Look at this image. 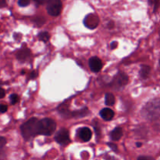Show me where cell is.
I'll return each mask as SVG.
<instances>
[{"mask_svg": "<svg viewBox=\"0 0 160 160\" xmlns=\"http://www.w3.org/2000/svg\"><path fill=\"white\" fill-rule=\"evenodd\" d=\"M145 119L151 121L160 120V100L154 99L148 102L142 111Z\"/></svg>", "mask_w": 160, "mask_h": 160, "instance_id": "cell-1", "label": "cell"}, {"mask_svg": "<svg viewBox=\"0 0 160 160\" xmlns=\"http://www.w3.org/2000/svg\"><path fill=\"white\" fill-rule=\"evenodd\" d=\"M38 122L39 120L37 118L33 117L22 124L20 130H21L22 136L25 140H29L38 134Z\"/></svg>", "mask_w": 160, "mask_h": 160, "instance_id": "cell-2", "label": "cell"}, {"mask_svg": "<svg viewBox=\"0 0 160 160\" xmlns=\"http://www.w3.org/2000/svg\"><path fill=\"white\" fill-rule=\"evenodd\" d=\"M56 128V123L53 120L49 118H45L39 120L38 127V134L49 136L55 132Z\"/></svg>", "mask_w": 160, "mask_h": 160, "instance_id": "cell-3", "label": "cell"}, {"mask_svg": "<svg viewBox=\"0 0 160 160\" xmlns=\"http://www.w3.org/2000/svg\"><path fill=\"white\" fill-rule=\"evenodd\" d=\"M62 10V2L60 0H48L47 3V12L52 17H57Z\"/></svg>", "mask_w": 160, "mask_h": 160, "instance_id": "cell-4", "label": "cell"}, {"mask_svg": "<svg viewBox=\"0 0 160 160\" xmlns=\"http://www.w3.org/2000/svg\"><path fill=\"white\" fill-rule=\"evenodd\" d=\"M55 140L56 142L62 145H67L70 142V134H69L68 130L62 128L59 130L55 135Z\"/></svg>", "mask_w": 160, "mask_h": 160, "instance_id": "cell-5", "label": "cell"}, {"mask_svg": "<svg viewBox=\"0 0 160 160\" xmlns=\"http://www.w3.org/2000/svg\"><path fill=\"white\" fill-rule=\"evenodd\" d=\"M128 83V77L127 76L126 73H119L118 74L116 75L115 78H113L112 81L111 86L115 88H120L126 85Z\"/></svg>", "mask_w": 160, "mask_h": 160, "instance_id": "cell-6", "label": "cell"}, {"mask_svg": "<svg viewBox=\"0 0 160 160\" xmlns=\"http://www.w3.org/2000/svg\"><path fill=\"white\" fill-rule=\"evenodd\" d=\"M99 23V19L95 14L90 13L85 17L84 20V24L88 29H95L98 27Z\"/></svg>", "mask_w": 160, "mask_h": 160, "instance_id": "cell-7", "label": "cell"}, {"mask_svg": "<svg viewBox=\"0 0 160 160\" xmlns=\"http://www.w3.org/2000/svg\"><path fill=\"white\" fill-rule=\"evenodd\" d=\"M89 67L92 71L98 73L102 67V62L101 59L98 57H92L89 59Z\"/></svg>", "mask_w": 160, "mask_h": 160, "instance_id": "cell-8", "label": "cell"}, {"mask_svg": "<svg viewBox=\"0 0 160 160\" xmlns=\"http://www.w3.org/2000/svg\"><path fill=\"white\" fill-rule=\"evenodd\" d=\"M31 56V50L28 48H22L17 53V58L20 61H26L30 59Z\"/></svg>", "mask_w": 160, "mask_h": 160, "instance_id": "cell-9", "label": "cell"}, {"mask_svg": "<svg viewBox=\"0 0 160 160\" xmlns=\"http://www.w3.org/2000/svg\"><path fill=\"white\" fill-rule=\"evenodd\" d=\"M78 134H79L80 138L84 142H88L91 140L92 136V131L88 128H81L78 131Z\"/></svg>", "mask_w": 160, "mask_h": 160, "instance_id": "cell-10", "label": "cell"}, {"mask_svg": "<svg viewBox=\"0 0 160 160\" xmlns=\"http://www.w3.org/2000/svg\"><path fill=\"white\" fill-rule=\"evenodd\" d=\"M100 116L103 120H106V121H109L112 120L114 117V112L109 108H105V109H102L100 112Z\"/></svg>", "mask_w": 160, "mask_h": 160, "instance_id": "cell-11", "label": "cell"}, {"mask_svg": "<svg viewBox=\"0 0 160 160\" xmlns=\"http://www.w3.org/2000/svg\"><path fill=\"white\" fill-rule=\"evenodd\" d=\"M112 141H118L123 136V130L120 128H116L110 134Z\"/></svg>", "mask_w": 160, "mask_h": 160, "instance_id": "cell-12", "label": "cell"}, {"mask_svg": "<svg viewBox=\"0 0 160 160\" xmlns=\"http://www.w3.org/2000/svg\"><path fill=\"white\" fill-rule=\"evenodd\" d=\"M88 108H84V109H81V110H78V111H74V112H71V117H85L86 115H88Z\"/></svg>", "mask_w": 160, "mask_h": 160, "instance_id": "cell-13", "label": "cell"}, {"mask_svg": "<svg viewBox=\"0 0 160 160\" xmlns=\"http://www.w3.org/2000/svg\"><path fill=\"white\" fill-rule=\"evenodd\" d=\"M150 70H151V69H150V67H148V66L142 65L140 71L141 77H142L143 79H146L148 77V75H149Z\"/></svg>", "mask_w": 160, "mask_h": 160, "instance_id": "cell-14", "label": "cell"}, {"mask_svg": "<svg viewBox=\"0 0 160 160\" xmlns=\"http://www.w3.org/2000/svg\"><path fill=\"white\" fill-rule=\"evenodd\" d=\"M105 99L106 106H112L115 103V97L112 93H106Z\"/></svg>", "mask_w": 160, "mask_h": 160, "instance_id": "cell-15", "label": "cell"}, {"mask_svg": "<svg viewBox=\"0 0 160 160\" xmlns=\"http://www.w3.org/2000/svg\"><path fill=\"white\" fill-rule=\"evenodd\" d=\"M38 38L42 42H46L50 39V34L48 32H42L38 34Z\"/></svg>", "mask_w": 160, "mask_h": 160, "instance_id": "cell-16", "label": "cell"}, {"mask_svg": "<svg viewBox=\"0 0 160 160\" xmlns=\"http://www.w3.org/2000/svg\"><path fill=\"white\" fill-rule=\"evenodd\" d=\"M6 140L5 138L2 137V136H0V159H1L2 158V148L3 147L6 145Z\"/></svg>", "mask_w": 160, "mask_h": 160, "instance_id": "cell-17", "label": "cell"}, {"mask_svg": "<svg viewBox=\"0 0 160 160\" xmlns=\"http://www.w3.org/2000/svg\"><path fill=\"white\" fill-rule=\"evenodd\" d=\"M10 98V102H11V103H12V105H15L16 103L19 101L18 95H16V94H13V95H11L10 98Z\"/></svg>", "mask_w": 160, "mask_h": 160, "instance_id": "cell-18", "label": "cell"}, {"mask_svg": "<svg viewBox=\"0 0 160 160\" xmlns=\"http://www.w3.org/2000/svg\"><path fill=\"white\" fill-rule=\"evenodd\" d=\"M30 4V0H19L18 5L22 7H25V6H28Z\"/></svg>", "mask_w": 160, "mask_h": 160, "instance_id": "cell-19", "label": "cell"}, {"mask_svg": "<svg viewBox=\"0 0 160 160\" xmlns=\"http://www.w3.org/2000/svg\"><path fill=\"white\" fill-rule=\"evenodd\" d=\"M7 109H8L7 106L3 104L0 105V113H4V112H6V111H7Z\"/></svg>", "mask_w": 160, "mask_h": 160, "instance_id": "cell-20", "label": "cell"}, {"mask_svg": "<svg viewBox=\"0 0 160 160\" xmlns=\"http://www.w3.org/2000/svg\"><path fill=\"white\" fill-rule=\"evenodd\" d=\"M138 160H155L151 156H139Z\"/></svg>", "mask_w": 160, "mask_h": 160, "instance_id": "cell-21", "label": "cell"}, {"mask_svg": "<svg viewBox=\"0 0 160 160\" xmlns=\"http://www.w3.org/2000/svg\"><path fill=\"white\" fill-rule=\"evenodd\" d=\"M108 145H109V146L111 148V149H112V150H113V151L116 152L117 150V146L116 145H114V144L108 143Z\"/></svg>", "mask_w": 160, "mask_h": 160, "instance_id": "cell-22", "label": "cell"}, {"mask_svg": "<svg viewBox=\"0 0 160 160\" xmlns=\"http://www.w3.org/2000/svg\"><path fill=\"white\" fill-rule=\"evenodd\" d=\"M5 95H6V92H5L4 89H2V88H0V98H4Z\"/></svg>", "mask_w": 160, "mask_h": 160, "instance_id": "cell-23", "label": "cell"}, {"mask_svg": "<svg viewBox=\"0 0 160 160\" xmlns=\"http://www.w3.org/2000/svg\"><path fill=\"white\" fill-rule=\"evenodd\" d=\"M117 45H118V42H112V43H111V48H112V49H115V48L117 47Z\"/></svg>", "mask_w": 160, "mask_h": 160, "instance_id": "cell-24", "label": "cell"}, {"mask_svg": "<svg viewBox=\"0 0 160 160\" xmlns=\"http://www.w3.org/2000/svg\"><path fill=\"white\" fill-rule=\"evenodd\" d=\"M36 77H37V73H36V71L31 72V73L30 74V78H31V79H34Z\"/></svg>", "mask_w": 160, "mask_h": 160, "instance_id": "cell-25", "label": "cell"}, {"mask_svg": "<svg viewBox=\"0 0 160 160\" xmlns=\"http://www.w3.org/2000/svg\"><path fill=\"white\" fill-rule=\"evenodd\" d=\"M34 1H35L36 2L39 3V4H44V3L45 2H48V0H34Z\"/></svg>", "mask_w": 160, "mask_h": 160, "instance_id": "cell-26", "label": "cell"}, {"mask_svg": "<svg viewBox=\"0 0 160 160\" xmlns=\"http://www.w3.org/2000/svg\"><path fill=\"white\" fill-rule=\"evenodd\" d=\"M6 5V0H0V8L4 7Z\"/></svg>", "mask_w": 160, "mask_h": 160, "instance_id": "cell-27", "label": "cell"}, {"mask_svg": "<svg viewBox=\"0 0 160 160\" xmlns=\"http://www.w3.org/2000/svg\"><path fill=\"white\" fill-rule=\"evenodd\" d=\"M158 6H159V0H155V10H156Z\"/></svg>", "mask_w": 160, "mask_h": 160, "instance_id": "cell-28", "label": "cell"}, {"mask_svg": "<svg viewBox=\"0 0 160 160\" xmlns=\"http://www.w3.org/2000/svg\"><path fill=\"white\" fill-rule=\"evenodd\" d=\"M136 145H137V147H141L142 145V144L140 143V142H138V143H136Z\"/></svg>", "mask_w": 160, "mask_h": 160, "instance_id": "cell-29", "label": "cell"}, {"mask_svg": "<svg viewBox=\"0 0 160 160\" xmlns=\"http://www.w3.org/2000/svg\"><path fill=\"white\" fill-rule=\"evenodd\" d=\"M159 37H160V32H159Z\"/></svg>", "mask_w": 160, "mask_h": 160, "instance_id": "cell-30", "label": "cell"}, {"mask_svg": "<svg viewBox=\"0 0 160 160\" xmlns=\"http://www.w3.org/2000/svg\"><path fill=\"white\" fill-rule=\"evenodd\" d=\"M0 84H1V82H0Z\"/></svg>", "mask_w": 160, "mask_h": 160, "instance_id": "cell-31", "label": "cell"}, {"mask_svg": "<svg viewBox=\"0 0 160 160\" xmlns=\"http://www.w3.org/2000/svg\"><path fill=\"white\" fill-rule=\"evenodd\" d=\"M159 63H160V62H159Z\"/></svg>", "mask_w": 160, "mask_h": 160, "instance_id": "cell-32", "label": "cell"}]
</instances>
